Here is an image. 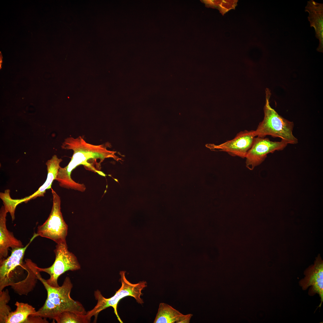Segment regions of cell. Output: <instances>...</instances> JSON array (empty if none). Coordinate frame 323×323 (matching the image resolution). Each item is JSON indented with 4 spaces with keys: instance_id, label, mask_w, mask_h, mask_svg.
I'll return each instance as SVG.
<instances>
[{
    "instance_id": "cell-11",
    "label": "cell",
    "mask_w": 323,
    "mask_h": 323,
    "mask_svg": "<svg viewBox=\"0 0 323 323\" xmlns=\"http://www.w3.org/2000/svg\"><path fill=\"white\" fill-rule=\"evenodd\" d=\"M62 161V159L59 158L57 155L53 156L52 158L48 160L46 163L47 176L44 183L36 191L31 195L21 199H13V201L15 205L17 206L22 202H27L30 200L35 199L37 197L44 196L46 191L52 188L51 185L53 182L56 179L59 170L61 167L60 164Z\"/></svg>"
},
{
    "instance_id": "cell-10",
    "label": "cell",
    "mask_w": 323,
    "mask_h": 323,
    "mask_svg": "<svg viewBox=\"0 0 323 323\" xmlns=\"http://www.w3.org/2000/svg\"><path fill=\"white\" fill-rule=\"evenodd\" d=\"M304 277L299 282L302 289L305 290L310 287L308 294L313 296L317 294L321 302L320 307L323 301V261L320 255L316 258L314 264L305 271Z\"/></svg>"
},
{
    "instance_id": "cell-8",
    "label": "cell",
    "mask_w": 323,
    "mask_h": 323,
    "mask_svg": "<svg viewBox=\"0 0 323 323\" xmlns=\"http://www.w3.org/2000/svg\"><path fill=\"white\" fill-rule=\"evenodd\" d=\"M38 236L34 233L29 242L25 247L12 249L10 256L0 261V292L6 287L11 285L15 273L19 268L25 269L23 259L26 249L33 240Z\"/></svg>"
},
{
    "instance_id": "cell-17",
    "label": "cell",
    "mask_w": 323,
    "mask_h": 323,
    "mask_svg": "<svg viewBox=\"0 0 323 323\" xmlns=\"http://www.w3.org/2000/svg\"><path fill=\"white\" fill-rule=\"evenodd\" d=\"M0 293V323H4L6 318L11 311L10 307L7 304L10 298L7 290Z\"/></svg>"
},
{
    "instance_id": "cell-1",
    "label": "cell",
    "mask_w": 323,
    "mask_h": 323,
    "mask_svg": "<svg viewBox=\"0 0 323 323\" xmlns=\"http://www.w3.org/2000/svg\"><path fill=\"white\" fill-rule=\"evenodd\" d=\"M61 147L73 151L70 162L65 167L60 168L56 180L60 187L67 189L82 192L86 190L84 184L77 183L71 178L72 172L77 166L83 165L86 170L105 176L106 175L100 171L101 163L107 158H112L116 161L119 159L115 155L116 152L107 150L104 145L88 143L80 136L76 138H66Z\"/></svg>"
},
{
    "instance_id": "cell-16",
    "label": "cell",
    "mask_w": 323,
    "mask_h": 323,
    "mask_svg": "<svg viewBox=\"0 0 323 323\" xmlns=\"http://www.w3.org/2000/svg\"><path fill=\"white\" fill-rule=\"evenodd\" d=\"M58 323H89L90 322L86 314H82L70 311L60 314L55 319Z\"/></svg>"
},
{
    "instance_id": "cell-12",
    "label": "cell",
    "mask_w": 323,
    "mask_h": 323,
    "mask_svg": "<svg viewBox=\"0 0 323 323\" xmlns=\"http://www.w3.org/2000/svg\"><path fill=\"white\" fill-rule=\"evenodd\" d=\"M7 213L4 206H2L0 210V261L7 257L10 248L13 249L24 246L22 242L15 237L7 228Z\"/></svg>"
},
{
    "instance_id": "cell-6",
    "label": "cell",
    "mask_w": 323,
    "mask_h": 323,
    "mask_svg": "<svg viewBox=\"0 0 323 323\" xmlns=\"http://www.w3.org/2000/svg\"><path fill=\"white\" fill-rule=\"evenodd\" d=\"M55 254V261L50 266L41 268L37 266L38 270L47 273L50 278L46 280L50 286L58 287L59 277L65 272L74 271L80 269V265L76 257L68 250L66 242L57 243L54 250Z\"/></svg>"
},
{
    "instance_id": "cell-4",
    "label": "cell",
    "mask_w": 323,
    "mask_h": 323,
    "mask_svg": "<svg viewBox=\"0 0 323 323\" xmlns=\"http://www.w3.org/2000/svg\"><path fill=\"white\" fill-rule=\"evenodd\" d=\"M125 273V271L120 272L121 286L112 297L106 298L103 296L99 290L95 291L94 296L97 303L92 310L87 312L86 315L89 320L91 321L92 317L94 316V322L96 323L98 315L101 311L108 307H112L118 320L121 323H123L117 311L118 304L121 299L126 296H131L134 298L138 303L141 304L144 303L141 296L142 295V290L147 287L146 282L143 281L136 284L132 283L126 278Z\"/></svg>"
},
{
    "instance_id": "cell-15",
    "label": "cell",
    "mask_w": 323,
    "mask_h": 323,
    "mask_svg": "<svg viewBox=\"0 0 323 323\" xmlns=\"http://www.w3.org/2000/svg\"><path fill=\"white\" fill-rule=\"evenodd\" d=\"M171 306L160 303L154 323H177L183 315Z\"/></svg>"
},
{
    "instance_id": "cell-5",
    "label": "cell",
    "mask_w": 323,
    "mask_h": 323,
    "mask_svg": "<svg viewBox=\"0 0 323 323\" xmlns=\"http://www.w3.org/2000/svg\"><path fill=\"white\" fill-rule=\"evenodd\" d=\"M53 206L47 219L37 228L38 236L54 241L57 244L66 242L68 226L65 222L61 211L60 197L52 188Z\"/></svg>"
},
{
    "instance_id": "cell-2",
    "label": "cell",
    "mask_w": 323,
    "mask_h": 323,
    "mask_svg": "<svg viewBox=\"0 0 323 323\" xmlns=\"http://www.w3.org/2000/svg\"><path fill=\"white\" fill-rule=\"evenodd\" d=\"M36 264L34 270L37 279L43 284L47 292V296L43 305L32 315L44 319L55 320L60 314L70 311L78 314H86L87 312L83 305L77 301L72 299L70 293L73 284L70 278L67 277L62 285L54 287L49 285L46 280L41 277Z\"/></svg>"
},
{
    "instance_id": "cell-13",
    "label": "cell",
    "mask_w": 323,
    "mask_h": 323,
    "mask_svg": "<svg viewBox=\"0 0 323 323\" xmlns=\"http://www.w3.org/2000/svg\"><path fill=\"white\" fill-rule=\"evenodd\" d=\"M305 11L309 13L308 19L310 26L315 30L316 38L319 40L317 50L322 52L323 48V6L313 0L307 2Z\"/></svg>"
},
{
    "instance_id": "cell-7",
    "label": "cell",
    "mask_w": 323,
    "mask_h": 323,
    "mask_svg": "<svg viewBox=\"0 0 323 323\" xmlns=\"http://www.w3.org/2000/svg\"><path fill=\"white\" fill-rule=\"evenodd\" d=\"M287 144L282 140L280 141H273L268 138L255 137L245 157L246 167L249 170H253L264 161L268 154L276 151L282 150Z\"/></svg>"
},
{
    "instance_id": "cell-14",
    "label": "cell",
    "mask_w": 323,
    "mask_h": 323,
    "mask_svg": "<svg viewBox=\"0 0 323 323\" xmlns=\"http://www.w3.org/2000/svg\"><path fill=\"white\" fill-rule=\"evenodd\" d=\"M16 310L10 312L6 318L4 323H29L30 316L36 311L34 307L28 303L16 301Z\"/></svg>"
},
{
    "instance_id": "cell-9",
    "label": "cell",
    "mask_w": 323,
    "mask_h": 323,
    "mask_svg": "<svg viewBox=\"0 0 323 323\" xmlns=\"http://www.w3.org/2000/svg\"><path fill=\"white\" fill-rule=\"evenodd\" d=\"M255 137L254 130H245L239 132L231 140L218 145L208 144L207 147L212 150L225 152L232 156L244 158Z\"/></svg>"
},
{
    "instance_id": "cell-3",
    "label": "cell",
    "mask_w": 323,
    "mask_h": 323,
    "mask_svg": "<svg viewBox=\"0 0 323 323\" xmlns=\"http://www.w3.org/2000/svg\"><path fill=\"white\" fill-rule=\"evenodd\" d=\"M266 103L264 107V117L256 129L254 130L255 136L264 138L269 135L279 137L288 144H296L298 139L293 135L294 123L283 118L272 108L269 104L270 90H266Z\"/></svg>"
},
{
    "instance_id": "cell-18",
    "label": "cell",
    "mask_w": 323,
    "mask_h": 323,
    "mask_svg": "<svg viewBox=\"0 0 323 323\" xmlns=\"http://www.w3.org/2000/svg\"><path fill=\"white\" fill-rule=\"evenodd\" d=\"M192 316L191 314L183 315L177 323H189Z\"/></svg>"
}]
</instances>
